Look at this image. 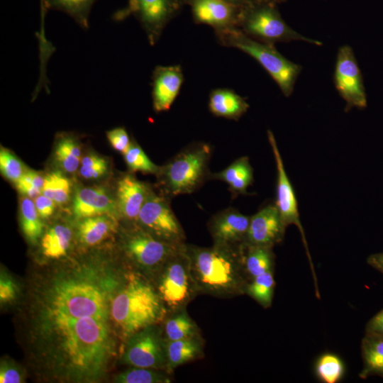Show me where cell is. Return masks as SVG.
Listing matches in <instances>:
<instances>
[{
  "mask_svg": "<svg viewBox=\"0 0 383 383\" xmlns=\"http://www.w3.org/2000/svg\"><path fill=\"white\" fill-rule=\"evenodd\" d=\"M96 0H45L47 10L60 11L69 15L82 28L89 27V17Z\"/></svg>",
  "mask_w": 383,
  "mask_h": 383,
  "instance_id": "f546056e",
  "label": "cell"
},
{
  "mask_svg": "<svg viewBox=\"0 0 383 383\" xmlns=\"http://www.w3.org/2000/svg\"><path fill=\"white\" fill-rule=\"evenodd\" d=\"M70 180L60 172L55 171L45 176L42 194L57 204H66L72 191Z\"/></svg>",
  "mask_w": 383,
  "mask_h": 383,
  "instance_id": "836d02e7",
  "label": "cell"
},
{
  "mask_svg": "<svg viewBox=\"0 0 383 383\" xmlns=\"http://www.w3.org/2000/svg\"><path fill=\"white\" fill-rule=\"evenodd\" d=\"M111 321L126 340L138 331L162 322L167 311L147 278L128 273L111 303Z\"/></svg>",
  "mask_w": 383,
  "mask_h": 383,
  "instance_id": "277c9868",
  "label": "cell"
},
{
  "mask_svg": "<svg viewBox=\"0 0 383 383\" xmlns=\"http://www.w3.org/2000/svg\"><path fill=\"white\" fill-rule=\"evenodd\" d=\"M249 108L246 100L229 89H216L209 95V109L218 117L238 120Z\"/></svg>",
  "mask_w": 383,
  "mask_h": 383,
  "instance_id": "7402d4cb",
  "label": "cell"
},
{
  "mask_svg": "<svg viewBox=\"0 0 383 383\" xmlns=\"http://www.w3.org/2000/svg\"><path fill=\"white\" fill-rule=\"evenodd\" d=\"M238 28L255 40L273 45L294 40L315 45L323 44L294 30L273 6L262 1L242 9Z\"/></svg>",
  "mask_w": 383,
  "mask_h": 383,
  "instance_id": "ba28073f",
  "label": "cell"
},
{
  "mask_svg": "<svg viewBox=\"0 0 383 383\" xmlns=\"http://www.w3.org/2000/svg\"><path fill=\"white\" fill-rule=\"evenodd\" d=\"M195 23L211 26L215 31L238 26L243 8L224 0H185Z\"/></svg>",
  "mask_w": 383,
  "mask_h": 383,
  "instance_id": "2e32d148",
  "label": "cell"
},
{
  "mask_svg": "<svg viewBox=\"0 0 383 383\" xmlns=\"http://www.w3.org/2000/svg\"><path fill=\"white\" fill-rule=\"evenodd\" d=\"M286 228L275 204H268L250 216L245 244L273 248L283 240Z\"/></svg>",
  "mask_w": 383,
  "mask_h": 383,
  "instance_id": "9a60e30c",
  "label": "cell"
},
{
  "mask_svg": "<svg viewBox=\"0 0 383 383\" xmlns=\"http://www.w3.org/2000/svg\"><path fill=\"white\" fill-rule=\"evenodd\" d=\"M218 42L224 46L237 48L257 60L289 97L294 91L301 67L284 57L274 45L252 38L240 28H230L215 31Z\"/></svg>",
  "mask_w": 383,
  "mask_h": 383,
  "instance_id": "8992f818",
  "label": "cell"
},
{
  "mask_svg": "<svg viewBox=\"0 0 383 383\" xmlns=\"http://www.w3.org/2000/svg\"><path fill=\"white\" fill-rule=\"evenodd\" d=\"M45 177L35 171H25L16 182L18 190L27 197L35 198L42 193Z\"/></svg>",
  "mask_w": 383,
  "mask_h": 383,
  "instance_id": "f35d334b",
  "label": "cell"
},
{
  "mask_svg": "<svg viewBox=\"0 0 383 383\" xmlns=\"http://www.w3.org/2000/svg\"><path fill=\"white\" fill-rule=\"evenodd\" d=\"M209 179L225 182L233 196L248 194L247 189L253 182V170L248 157H240L224 170L211 173Z\"/></svg>",
  "mask_w": 383,
  "mask_h": 383,
  "instance_id": "44dd1931",
  "label": "cell"
},
{
  "mask_svg": "<svg viewBox=\"0 0 383 383\" xmlns=\"http://www.w3.org/2000/svg\"><path fill=\"white\" fill-rule=\"evenodd\" d=\"M137 223L161 240L174 245L185 243L184 231L171 208L170 198L152 189L141 208Z\"/></svg>",
  "mask_w": 383,
  "mask_h": 383,
  "instance_id": "8fae6325",
  "label": "cell"
},
{
  "mask_svg": "<svg viewBox=\"0 0 383 383\" xmlns=\"http://www.w3.org/2000/svg\"><path fill=\"white\" fill-rule=\"evenodd\" d=\"M313 370L316 378L321 382L337 383L345 376V365L340 357L328 352L318 357Z\"/></svg>",
  "mask_w": 383,
  "mask_h": 383,
  "instance_id": "4dcf8cb0",
  "label": "cell"
},
{
  "mask_svg": "<svg viewBox=\"0 0 383 383\" xmlns=\"http://www.w3.org/2000/svg\"><path fill=\"white\" fill-rule=\"evenodd\" d=\"M22 374L20 370L13 364L6 362L1 364V383H19L22 382Z\"/></svg>",
  "mask_w": 383,
  "mask_h": 383,
  "instance_id": "7bdbcfd3",
  "label": "cell"
},
{
  "mask_svg": "<svg viewBox=\"0 0 383 383\" xmlns=\"http://www.w3.org/2000/svg\"><path fill=\"white\" fill-rule=\"evenodd\" d=\"M185 0H128L127 6L113 15V20L123 21L133 16L154 45L166 26L179 13Z\"/></svg>",
  "mask_w": 383,
  "mask_h": 383,
  "instance_id": "30bf717a",
  "label": "cell"
},
{
  "mask_svg": "<svg viewBox=\"0 0 383 383\" xmlns=\"http://www.w3.org/2000/svg\"><path fill=\"white\" fill-rule=\"evenodd\" d=\"M119 383H167L171 382L169 372L155 369L135 367L121 372L114 378Z\"/></svg>",
  "mask_w": 383,
  "mask_h": 383,
  "instance_id": "e575fe53",
  "label": "cell"
},
{
  "mask_svg": "<svg viewBox=\"0 0 383 383\" xmlns=\"http://www.w3.org/2000/svg\"><path fill=\"white\" fill-rule=\"evenodd\" d=\"M109 170L107 160L95 154L82 158L79 173L85 179H96L105 175Z\"/></svg>",
  "mask_w": 383,
  "mask_h": 383,
  "instance_id": "8d00e7d4",
  "label": "cell"
},
{
  "mask_svg": "<svg viewBox=\"0 0 383 383\" xmlns=\"http://www.w3.org/2000/svg\"><path fill=\"white\" fill-rule=\"evenodd\" d=\"M274 287L273 271H269L250 280L246 285L245 294L267 309L272 306Z\"/></svg>",
  "mask_w": 383,
  "mask_h": 383,
  "instance_id": "1f68e13d",
  "label": "cell"
},
{
  "mask_svg": "<svg viewBox=\"0 0 383 383\" xmlns=\"http://www.w3.org/2000/svg\"><path fill=\"white\" fill-rule=\"evenodd\" d=\"M96 270H88L53 277L37 295L35 306L74 317L111 318V289L124 282H110Z\"/></svg>",
  "mask_w": 383,
  "mask_h": 383,
  "instance_id": "7a4b0ae2",
  "label": "cell"
},
{
  "mask_svg": "<svg viewBox=\"0 0 383 383\" xmlns=\"http://www.w3.org/2000/svg\"><path fill=\"white\" fill-rule=\"evenodd\" d=\"M34 204L38 213L42 219H46L50 217L55 212L56 207V203L44 194H40L36 196L34 200Z\"/></svg>",
  "mask_w": 383,
  "mask_h": 383,
  "instance_id": "b9f144b4",
  "label": "cell"
},
{
  "mask_svg": "<svg viewBox=\"0 0 383 383\" xmlns=\"http://www.w3.org/2000/svg\"><path fill=\"white\" fill-rule=\"evenodd\" d=\"M38 213L34 202L27 196L23 198L20 204V223L26 238L35 243L42 235L43 223Z\"/></svg>",
  "mask_w": 383,
  "mask_h": 383,
  "instance_id": "d6a6232c",
  "label": "cell"
},
{
  "mask_svg": "<svg viewBox=\"0 0 383 383\" xmlns=\"http://www.w3.org/2000/svg\"><path fill=\"white\" fill-rule=\"evenodd\" d=\"M250 216L234 208L224 209L212 216L208 228L214 244L239 246L245 243Z\"/></svg>",
  "mask_w": 383,
  "mask_h": 383,
  "instance_id": "e0dca14e",
  "label": "cell"
},
{
  "mask_svg": "<svg viewBox=\"0 0 383 383\" xmlns=\"http://www.w3.org/2000/svg\"><path fill=\"white\" fill-rule=\"evenodd\" d=\"M184 82L180 65L156 66L152 74V99L156 113L168 111Z\"/></svg>",
  "mask_w": 383,
  "mask_h": 383,
  "instance_id": "d6986e66",
  "label": "cell"
},
{
  "mask_svg": "<svg viewBox=\"0 0 383 383\" xmlns=\"http://www.w3.org/2000/svg\"><path fill=\"white\" fill-rule=\"evenodd\" d=\"M365 333L383 335V309L375 314L367 323Z\"/></svg>",
  "mask_w": 383,
  "mask_h": 383,
  "instance_id": "ee69618b",
  "label": "cell"
},
{
  "mask_svg": "<svg viewBox=\"0 0 383 383\" xmlns=\"http://www.w3.org/2000/svg\"><path fill=\"white\" fill-rule=\"evenodd\" d=\"M40 20H41V24H40V30L39 32V34L41 36L45 35V30H44V20H45V16L47 11V9L45 7V0H40Z\"/></svg>",
  "mask_w": 383,
  "mask_h": 383,
  "instance_id": "7dc6e473",
  "label": "cell"
},
{
  "mask_svg": "<svg viewBox=\"0 0 383 383\" xmlns=\"http://www.w3.org/2000/svg\"><path fill=\"white\" fill-rule=\"evenodd\" d=\"M333 82L339 95L346 103V111L367 106L363 79L352 48L348 45L339 48Z\"/></svg>",
  "mask_w": 383,
  "mask_h": 383,
  "instance_id": "5bb4252c",
  "label": "cell"
},
{
  "mask_svg": "<svg viewBox=\"0 0 383 383\" xmlns=\"http://www.w3.org/2000/svg\"><path fill=\"white\" fill-rule=\"evenodd\" d=\"M267 138L274 155L277 167V175L276 184V200L274 204L277 208L280 216L286 227L290 225H294L299 231L309 265L311 267L316 294L318 295L320 293L318 287V281L311 256L309 250L305 233L301 223L295 192L286 172L284 162L274 134L270 130L267 131Z\"/></svg>",
  "mask_w": 383,
  "mask_h": 383,
  "instance_id": "4fadbf2b",
  "label": "cell"
},
{
  "mask_svg": "<svg viewBox=\"0 0 383 383\" xmlns=\"http://www.w3.org/2000/svg\"><path fill=\"white\" fill-rule=\"evenodd\" d=\"M243 245L213 243L211 247L204 248L185 243V251L199 294L221 298L245 294L248 280L243 267Z\"/></svg>",
  "mask_w": 383,
  "mask_h": 383,
  "instance_id": "3957f363",
  "label": "cell"
},
{
  "mask_svg": "<svg viewBox=\"0 0 383 383\" xmlns=\"http://www.w3.org/2000/svg\"><path fill=\"white\" fill-rule=\"evenodd\" d=\"M35 306L32 339L43 368L65 382L99 380L116 353L110 318H78Z\"/></svg>",
  "mask_w": 383,
  "mask_h": 383,
  "instance_id": "6da1fadb",
  "label": "cell"
},
{
  "mask_svg": "<svg viewBox=\"0 0 383 383\" xmlns=\"http://www.w3.org/2000/svg\"><path fill=\"white\" fill-rule=\"evenodd\" d=\"M184 245L168 259L156 276L157 281L154 287L167 313L186 309L199 294Z\"/></svg>",
  "mask_w": 383,
  "mask_h": 383,
  "instance_id": "52a82bcc",
  "label": "cell"
},
{
  "mask_svg": "<svg viewBox=\"0 0 383 383\" xmlns=\"http://www.w3.org/2000/svg\"><path fill=\"white\" fill-rule=\"evenodd\" d=\"M121 244L126 257L136 268L154 276L183 245L161 240L137 223H128L122 233Z\"/></svg>",
  "mask_w": 383,
  "mask_h": 383,
  "instance_id": "9c48e42d",
  "label": "cell"
},
{
  "mask_svg": "<svg viewBox=\"0 0 383 383\" xmlns=\"http://www.w3.org/2000/svg\"><path fill=\"white\" fill-rule=\"evenodd\" d=\"M55 157L60 167L68 173L77 171L81 163V148L77 136L60 133L55 146Z\"/></svg>",
  "mask_w": 383,
  "mask_h": 383,
  "instance_id": "83f0119b",
  "label": "cell"
},
{
  "mask_svg": "<svg viewBox=\"0 0 383 383\" xmlns=\"http://www.w3.org/2000/svg\"><path fill=\"white\" fill-rule=\"evenodd\" d=\"M367 262L371 267L383 274V252L370 255Z\"/></svg>",
  "mask_w": 383,
  "mask_h": 383,
  "instance_id": "f6af8a7d",
  "label": "cell"
},
{
  "mask_svg": "<svg viewBox=\"0 0 383 383\" xmlns=\"http://www.w3.org/2000/svg\"><path fill=\"white\" fill-rule=\"evenodd\" d=\"M166 342L167 371L169 373L176 367L203 355L201 336Z\"/></svg>",
  "mask_w": 383,
  "mask_h": 383,
  "instance_id": "cb8c5ba5",
  "label": "cell"
},
{
  "mask_svg": "<svg viewBox=\"0 0 383 383\" xmlns=\"http://www.w3.org/2000/svg\"><path fill=\"white\" fill-rule=\"evenodd\" d=\"M163 335L166 341H174L201 336L200 330L183 309L168 313L163 321Z\"/></svg>",
  "mask_w": 383,
  "mask_h": 383,
  "instance_id": "4316f807",
  "label": "cell"
},
{
  "mask_svg": "<svg viewBox=\"0 0 383 383\" xmlns=\"http://www.w3.org/2000/svg\"><path fill=\"white\" fill-rule=\"evenodd\" d=\"M362 368L361 379L373 375L383 377V335L365 333L361 343Z\"/></svg>",
  "mask_w": 383,
  "mask_h": 383,
  "instance_id": "d4e9b609",
  "label": "cell"
},
{
  "mask_svg": "<svg viewBox=\"0 0 383 383\" xmlns=\"http://www.w3.org/2000/svg\"><path fill=\"white\" fill-rule=\"evenodd\" d=\"M211 148L196 143L177 153L157 174L160 194L168 198L192 194L209 179Z\"/></svg>",
  "mask_w": 383,
  "mask_h": 383,
  "instance_id": "5b68a950",
  "label": "cell"
},
{
  "mask_svg": "<svg viewBox=\"0 0 383 383\" xmlns=\"http://www.w3.org/2000/svg\"><path fill=\"white\" fill-rule=\"evenodd\" d=\"M77 235L79 241L87 246L99 244L113 231L116 216L101 215L79 219Z\"/></svg>",
  "mask_w": 383,
  "mask_h": 383,
  "instance_id": "603a6c76",
  "label": "cell"
},
{
  "mask_svg": "<svg viewBox=\"0 0 383 383\" xmlns=\"http://www.w3.org/2000/svg\"><path fill=\"white\" fill-rule=\"evenodd\" d=\"M0 170L4 177L15 183L25 172L21 161L10 150L2 147L0 152Z\"/></svg>",
  "mask_w": 383,
  "mask_h": 383,
  "instance_id": "74e56055",
  "label": "cell"
},
{
  "mask_svg": "<svg viewBox=\"0 0 383 383\" xmlns=\"http://www.w3.org/2000/svg\"><path fill=\"white\" fill-rule=\"evenodd\" d=\"M231 4H233L240 8H245L255 4L261 0H224Z\"/></svg>",
  "mask_w": 383,
  "mask_h": 383,
  "instance_id": "bcb514c9",
  "label": "cell"
},
{
  "mask_svg": "<svg viewBox=\"0 0 383 383\" xmlns=\"http://www.w3.org/2000/svg\"><path fill=\"white\" fill-rule=\"evenodd\" d=\"M151 189L149 185L134 175H123L117 182L115 196L120 217L128 223H137L139 213Z\"/></svg>",
  "mask_w": 383,
  "mask_h": 383,
  "instance_id": "ac0fdd59",
  "label": "cell"
},
{
  "mask_svg": "<svg viewBox=\"0 0 383 383\" xmlns=\"http://www.w3.org/2000/svg\"><path fill=\"white\" fill-rule=\"evenodd\" d=\"M166 343L162 329L157 324L145 327L127 339L123 362L135 367L167 371Z\"/></svg>",
  "mask_w": 383,
  "mask_h": 383,
  "instance_id": "7c38bea8",
  "label": "cell"
},
{
  "mask_svg": "<svg viewBox=\"0 0 383 383\" xmlns=\"http://www.w3.org/2000/svg\"><path fill=\"white\" fill-rule=\"evenodd\" d=\"M123 155L128 169L132 172L157 174L160 170V167L155 165L141 147L134 141H131L128 150Z\"/></svg>",
  "mask_w": 383,
  "mask_h": 383,
  "instance_id": "d590c367",
  "label": "cell"
},
{
  "mask_svg": "<svg viewBox=\"0 0 383 383\" xmlns=\"http://www.w3.org/2000/svg\"><path fill=\"white\" fill-rule=\"evenodd\" d=\"M72 211L79 219L101 215L120 216L116 196L101 187L78 189L74 195Z\"/></svg>",
  "mask_w": 383,
  "mask_h": 383,
  "instance_id": "ffe728a7",
  "label": "cell"
},
{
  "mask_svg": "<svg viewBox=\"0 0 383 383\" xmlns=\"http://www.w3.org/2000/svg\"><path fill=\"white\" fill-rule=\"evenodd\" d=\"M72 238V231L67 226L56 224L50 228L41 238L43 254L58 259L67 255Z\"/></svg>",
  "mask_w": 383,
  "mask_h": 383,
  "instance_id": "f1b7e54d",
  "label": "cell"
},
{
  "mask_svg": "<svg viewBox=\"0 0 383 383\" xmlns=\"http://www.w3.org/2000/svg\"><path fill=\"white\" fill-rule=\"evenodd\" d=\"M17 287L13 279L4 273L1 274L0 301L5 303L15 299Z\"/></svg>",
  "mask_w": 383,
  "mask_h": 383,
  "instance_id": "60d3db41",
  "label": "cell"
},
{
  "mask_svg": "<svg viewBox=\"0 0 383 383\" xmlns=\"http://www.w3.org/2000/svg\"><path fill=\"white\" fill-rule=\"evenodd\" d=\"M243 262L248 282L269 271H274V255L272 248L243 245Z\"/></svg>",
  "mask_w": 383,
  "mask_h": 383,
  "instance_id": "484cf974",
  "label": "cell"
},
{
  "mask_svg": "<svg viewBox=\"0 0 383 383\" xmlns=\"http://www.w3.org/2000/svg\"><path fill=\"white\" fill-rule=\"evenodd\" d=\"M106 138L111 145L118 152L125 154L131 141L123 127H118L106 132Z\"/></svg>",
  "mask_w": 383,
  "mask_h": 383,
  "instance_id": "ab89813d",
  "label": "cell"
}]
</instances>
